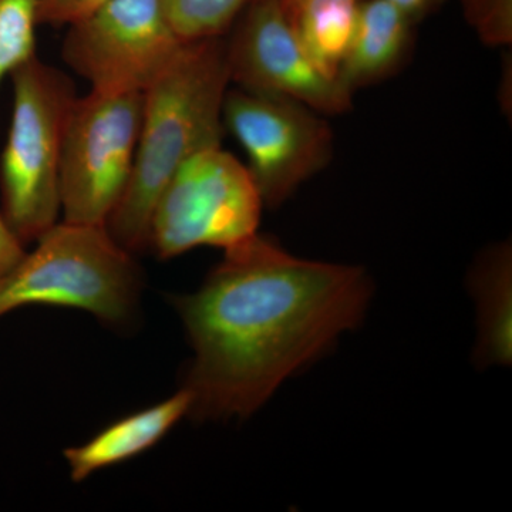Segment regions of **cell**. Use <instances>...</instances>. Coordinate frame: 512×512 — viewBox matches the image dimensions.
Returning a JSON list of instances; mask_svg holds the SVG:
<instances>
[{"mask_svg":"<svg viewBox=\"0 0 512 512\" xmlns=\"http://www.w3.org/2000/svg\"><path fill=\"white\" fill-rule=\"evenodd\" d=\"M224 252L197 292L175 298L194 352L183 382L194 420L247 419L372 299L359 266L298 258L258 234Z\"/></svg>","mask_w":512,"mask_h":512,"instance_id":"obj_1","label":"cell"},{"mask_svg":"<svg viewBox=\"0 0 512 512\" xmlns=\"http://www.w3.org/2000/svg\"><path fill=\"white\" fill-rule=\"evenodd\" d=\"M231 84L224 37L185 43L143 93L133 171L106 229L130 254L148 249L151 218L165 185L195 154L221 147Z\"/></svg>","mask_w":512,"mask_h":512,"instance_id":"obj_2","label":"cell"},{"mask_svg":"<svg viewBox=\"0 0 512 512\" xmlns=\"http://www.w3.org/2000/svg\"><path fill=\"white\" fill-rule=\"evenodd\" d=\"M140 268L106 227L59 221L0 278V318L32 305L90 312L126 325L140 301Z\"/></svg>","mask_w":512,"mask_h":512,"instance_id":"obj_3","label":"cell"},{"mask_svg":"<svg viewBox=\"0 0 512 512\" xmlns=\"http://www.w3.org/2000/svg\"><path fill=\"white\" fill-rule=\"evenodd\" d=\"M10 82L12 117L0 156V212L28 245L60 221V158L77 92L67 74L37 56L13 72Z\"/></svg>","mask_w":512,"mask_h":512,"instance_id":"obj_4","label":"cell"},{"mask_svg":"<svg viewBox=\"0 0 512 512\" xmlns=\"http://www.w3.org/2000/svg\"><path fill=\"white\" fill-rule=\"evenodd\" d=\"M261 194L247 165L208 148L178 168L154 208L150 242L160 259L201 247H238L258 234Z\"/></svg>","mask_w":512,"mask_h":512,"instance_id":"obj_5","label":"cell"},{"mask_svg":"<svg viewBox=\"0 0 512 512\" xmlns=\"http://www.w3.org/2000/svg\"><path fill=\"white\" fill-rule=\"evenodd\" d=\"M143 101V93L77 96L64 128L60 221L106 227L133 171Z\"/></svg>","mask_w":512,"mask_h":512,"instance_id":"obj_6","label":"cell"},{"mask_svg":"<svg viewBox=\"0 0 512 512\" xmlns=\"http://www.w3.org/2000/svg\"><path fill=\"white\" fill-rule=\"evenodd\" d=\"M185 42L161 0H107L67 28L63 62L101 93H144Z\"/></svg>","mask_w":512,"mask_h":512,"instance_id":"obj_7","label":"cell"},{"mask_svg":"<svg viewBox=\"0 0 512 512\" xmlns=\"http://www.w3.org/2000/svg\"><path fill=\"white\" fill-rule=\"evenodd\" d=\"M222 117L247 154L249 174L266 207L284 204L332 158L329 124L291 97L228 89Z\"/></svg>","mask_w":512,"mask_h":512,"instance_id":"obj_8","label":"cell"},{"mask_svg":"<svg viewBox=\"0 0 512 512\" xmlns=\"http://www.w3.org/2000/svg\"><path fill=\"white\" fill-rule=\"evenodd\" d=\"M228 35L229 77L237 87L291 97L320 113L352 106L353 93L312 62L279 0H251Z\"/></svg>","mask_w":512,"mask_h":512,"instance_id":"obj_9","label":"cell"},{"mask_svg":"<svg viewBox=\"0 0 512 512\" xmlns=\"http://www.w3.org/2000/svg\"><path fill=\"white\" fill-rule=\"evenodd\" d=\"M190 410V393L181 387L156 406L114 421L87 443L64 451L70 478L79 483L103 468L146 453L188 416Z\"/></svg>","mask_w":512,"mask_h":512,"instance_id":"obj_10","label":"cell"},{"mask_svg":"<svg viewBox=\"0 0 512 512\" xmlns=\"http://www.w3.org/2000/svg\"><path fill=\"white\" fill-rule=\"evenodd\" d=\"M414 23L386 0H363L339 82L353 93L396 72L410 45Z\"/></svg>","mask_w":512,"mask_h":512,"instance_id":"obj_11","label":"cell"},{"mask_svg":"<svg viewBox=\"0 0 512 512\" xmlns=\"http://www.w3.org/2000/svg\"><path fill=\"white\" fill-rule=\"evenodd\" d=\"M471 289L480 311L478 359L487 365L511 360V249L498 245L478 261Z\"/></svg>","mask_w":512,"mask_h":512,"instance_id":"obj_12","label":"cell"},{"mask_svg":"<svg viewBox=\"0 0 512 512\" xmlns=\"http://www.w3.org/2000/svg\"><path fill=\"white\" fill-rule=\"evenodd\" d=\"M363 0H301L292 20L312 62L338 79Z\"/></svg>","mask_w":512,"mask_h":512,"instance_id":"obj_13","label":"cell"},{"mask_svg":"<svg viewBox=\"0 0 512 512\" xmlns=\"http://www.w3.org/2000/svg\"><path fill=\"white\" fill-rule=\"evenodd\" d=\"M251 0H161L165 15L185 43L224 37Z\"/></svg>","mask_w":512,"mask_h":512,"instance_id":"obj_14","label":"cell"},{"mask_svg":"<svg viewBox=\"0 0 512 512\" xmlns=\"http://www.w3.org/2000/svg\"><path fill=\"white\" fill-rule=\"evenodd\" d=\"M39 26L37 0H0V87L37 56Z\"/></svg>","mask_w":512,"mask_h":512,"instance_id":"obj_15","label":"cell"},{"mask_svg":"<svg viewBox=\"0 0 512 512\" xmlns=\"http://www.w3.org/2000/svg\"><path fill=\"white\" fill-rule=\"evenodd\" d=\"M464 18L490 46L512 42V0H458Z\"/></svg>","mask_w":512,"mask_h":512,"instance_id":"obj_16","label":"cell"},{"mask_svg":"<svg viewBox=\"0 0 512 512\" xmlns=\"http://www.w3.org/2000/svg\"><path fill=\"white\" fill-rule=\"evenodd\" d=\"M40 26H69L86 19L107 0H37Z\"/></svg>","mask_w":512,"mask_h":512,"instance_id":"obj_17","label":"cell"},{"mask_svg":"<svg viewBox=\"0 0 512 512\" xmlns=\"http://www.w3.org/2000/svg\"><path fill=\"white\" fill-rule=\"evenodd\" d=\"M25 254L26 245L16 237L0 212V278L8 274Z\"/></svg>","mask_w":512,"mask_h":512,"instance_id":"obj_18","label":"cell"},{"mask_svg":"<svg viewBox=\"0 0 512 512\" xmlns=\"http://www.w3.org/2000/svg\"><path fill=\"white\" fill-rule=\"evenodd\" d=\"M386 2L399 9L416 25L419 20L426 18L439 8L443 0H386Z\"/></svg>","mask_w":512,"mask_h":512,"instance_id":"obj_19","label":"cell"},{"mask_svg":"<svg viewBox=\"0 0 512 512\" xmlns=\"http://www.w3.org/2000/svg\"><path fill=\"white\" fill-rule=\"evenodd\" d=\"M279 2H281L282 6H284V8L288 10V13L289 15H291L292 18L293 10L296 9V6L299 5V2H301V0H279Z\"/></svg>","mask_w":512,"mask_h":512,"instance_id":"obj_20","label":"cell"}]
</instances>
